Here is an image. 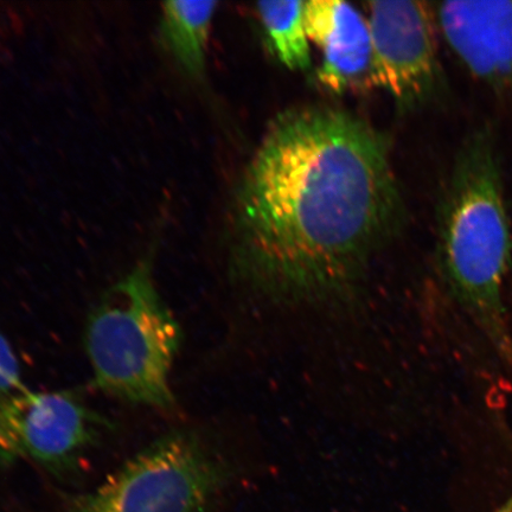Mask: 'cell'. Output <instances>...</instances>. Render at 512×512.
<instances>
[{
	"label": "cell",
	"instance_id": "obj_1",
	"mask_svg": "<svg viewBox=\"0 0 512 512\" xmlns=\"http://www.w3.org/2000/svg\"><path fill=\"white\" fill-rule=\"evenodd\" d=\"M402 219L386 139L337 108L278 115L243 172L230 259L275 304L334 302L360 284Z\"/></svg>",
	"mask_w": 512,
	"mask_h": 512
},
{
	"label": "cell",
	"instance_id": "obj_2",
	"mask_svg": "<svg viewBox=\"0 0 512 512\" xmlns=\"http://www.w3.org/2000/svg\"><path fill=\"white\" fill-rule=\"evenodd\" d=\"M439 248L453 297L512 366L504 303L512 234L497 142L489 126L467 134L454 159L440 207Z\"/></svg>",
	"mask_w": 512,
	"mask_h": 512
},
{
	"label": "cell",
	"instance_id": "obj_3",
	"mask_svg": "<svg viewBox=\"0 0 512 512\" xmlns=\"http://www.w3.org/2000/svg\"><path fill=\"white\" fill-rule=\"evenodd\" d=\"M181 343V328L153 278L151 256L108 288L87 319L95 387L134 405L174 407L170 376Z\"/></svg>",
	"mask_w": 512,
	"mask_h": 512
},
{
	"label": "cell",
	"instance_id": "obj_4",
	"mask_svg": "<svg viewBox=\"0 0 512 512\" xmlns=\"http://www.w3.org/2000/svg\"><path fill=\"white\" fill-rule=\"evenodd\" d=\"M228 477V465L206 441L174 431L79 498L72 512H202Z\"/></svg>",
	"mask_w": 512,
	"mask_h": 512
},
{
	"label": "cell",
	"instance_id": "obj_5",
	"mask_svg": "<svg viewBox=\"0 0 512 512\" xmlns=\"http://www.w3.org/2000/svg\"><path fill=\"white\" fill-rule=\"evenodd\" d=\"M107 427L78 396L27 387L0 400V463L21 459L63 469L95 446Z\"/></svg>",
	"mask_w": 512,
	"mask_h": 512
},
{
	"label": "cell",
	"instance_id": "obj_6",
	"mask_svg": "<svg viewBox=\"0 0 512 512\" xmlns=\"http://www.w3.org/2000/svg\"><path fill=\"white\" fill-rule=\"evenodd\" d=\"M374 86L405 110L426 104L443 87L435 43V16L424 2L367 3Z\"/></svg>",
	"mask_w": 512,
	"mask_h": 512
},
{
	"label": "cell",
	"instance_id": "obj_7",
	"mask_svg": "<svg viewBox=\"0 0 512 512\" xmlns=\"http://www.w3.org/2000/svg\"><path fill=\"white\" fill-rule=\"evenodd\" d=\"M433 11L467 72L492 91L512 96V0H454Z\"/></svg>",
	"mask_w": 512,
	"mask_h": 512
},
{
	"label": "cell",
	"instance_id": "obj_8",
	"mask_svg": "<svg viewBox=\"0 0 512 512\" xmlns=\"http://www.w3.org/2000/svg\"><path fill=\"white\" fill-rule=\"evenodd\" d=\"M305 25L322 51L317 78L325 88L339 94L374 86L373 44L360 11L337 0H311L305 4Z\"/></svg>",
	"mask_w": 512,
	"mask_h": 512
},
{
	"label": "cell",
	"instance_id": "obj_9",
	"mask_svg": "<svg viewBox=\"0 0 512 512\" xmlns=\"http://www.w3.org/2000/svg\"><path fill=\"white\" fill-rule=\"evenodd\" d=\"M217 2H165L160 38L178 68L194 81L206 78L207 48Z\"/></svg>",
	"mask_w": 512,
	"mask_h": 512
},
{
	"label": "cell",
	"instance_id": "obj_10",
	"mask_svg": "<svg viewBox=\"0 0 512 512\" xmlns=\"http://www.w3.org/2000/svg\"><path fill=\"white\" fill-rule=\"evenodd\" d=\"M305 4L261 2L256 5L262 27L277 59L294 72L311 68L310 40L305 25Z\"/></svg>",
	"mask_w": 512,
	"mask_h": 512
},
{
	"label": "cell",
	"instance_id": "obj_11",
	"mask_svg": "<svg viewBox=\"0 0 512 512\" xmlns=\"http://www.w3.org/2000/svg\"><path fill=\"white\" fill-rule=\"evenodd\" d=\"M24 387L15 350L8 338L0 332V400Z\"/></svg>",
	"mask_w": 512,
	"mask_h": 512
}]
</instances>
